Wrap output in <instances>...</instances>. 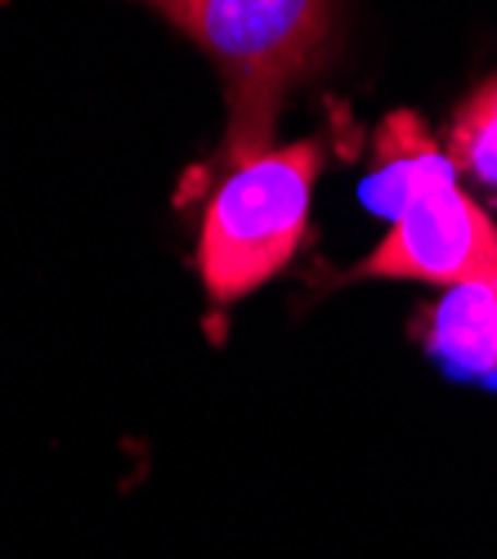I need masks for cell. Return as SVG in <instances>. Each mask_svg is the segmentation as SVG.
Segmentation results:
<instances>
[{
  "mask_svg": "<svg viewBox=\"0 0 497 559\" xmlns=\"http://www.w3.org/2000/svg\"><path fill=\"white\" fill-rule=\"evenodd\" d=\"M390 233L350 277H413L435 287H497V224L439 157L390 202Z\"/></svg>",
  "mask_w": 497,
  "mask_h": 559,
  "instance_id": "cell-3",
  "label": "cell"
},
{
  "mask_svg": "<svg viewBox=\"0 0 497 559\" xmlns=\"http://www.w3.org/2000/svg\"><path fill=\"white\" fill-rule=\"evenodd\" d=\"M319 175L323 148L313 139L269 144L224 170L206 198L198 242V269L211 300H242L287 269L309 233V198Z\"/></svg>",
  "mask_w": 497,
  "mask_h": 559,
  "instance_id": "cell-2",
  "label": "cell"
},
{
  "mask_svg": "<svg viewBox=\"0 0 497 559\" xmlns=\"http://www.w3.org/2000/svg\"><path fill=\"white\" fill-rule=\"evenodd\" d=\"M189 32L220 63L229 95V134L220 166L229 170L269 148L292 85L323 68L332 36V0H144Z\"/></svg>",
  "mask_w": 497,
  "mask_h": 559,
  "instance_id": "cell-1",
  "label": "cell"
},
{
  "mask_svg": "<svg viewBox=\"0 0 497 559\" xmlns=\"http://www.w3.org/2000/svg\"><path fill=\"white\" fill-rule=\"evenodd\" d=\"M426 349L471 381H497V287H448L426 318Z\"/></svg>",
  "mask_w": 497,
  "mask_h": 559,
  "instance_id": "cell-4",
  "label": "cell"
},
{
  "mask_svg": "<svg viewBox=\"0 0 497 559\" xmlns=\"http://www.w3.org/2000/svg\"><path fill=\"white\" fill-rule=\"evenodd\" d=\"M448 157L471 175L488 198H497V76H488L475 95L453 112L448 126Z\"/></svg>",
  "mask_w": 497,
  "mask_h": 559,
  "instance_id": "cell-5",
  "label": "cell"
}]
</instances>
